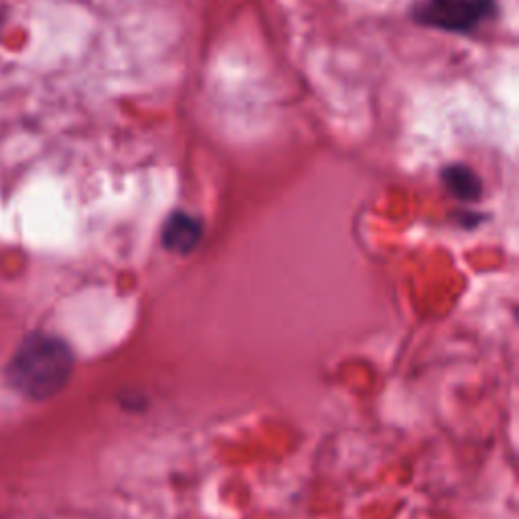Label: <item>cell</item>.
<instances>
[{
	"label": "cell",
	"mask_w": 519,
	"mask_h": 519,
	"mask_svg": "<svg viewBox=\"0 0 519 519\" xmlns=\"http://www.w3.org/2000/svg\"><path fill=\"white\" fill-rule=\"evenodd\" d=\"M497 15L495 0H420L414 21L449 33H471Z\"/></svg>",
	"instance_id": "7a4b0ae2"
},
{
	"label": "cell",
	"mask_w": 519,
	"mask_h": 519,
	"mask_svg": "<svg viewBox=\"0 0 519 519\" xmlns=\"http://www.w3.org/2000/svg\"><path fill=\"white\" fill-rule=\"evenodd\" d=\"M442 181L447 189L461 201H477L483 195L479 175L467 165H451L442 171Z\"/></svg>",
	"instance_id": "277c9868"
},
{
	"label": "cell",
	"mask_w": 519,
	"mask_h": 519,
	"mask_svg": "<svg viewBox=\"0 0 519 519\" xmlns=\"http://www.w3.org/2000/svg\"><path fill=\"white\" fill-rule=\"evenodd\" d=\"M203 238V224L185 211H175L163 228V246L175 254H191Z\"/></svg>",
	"instance_id": "3957f363"
},
{
	"label": "cell",
	"mask_w": 519,
	"mask_h": 519,
	"mask_svg": "<svg viewBox=\"0 0 519 519\" xmlns=\"http://www.w3.org/2000/svg\"><path fill=\"white\" fill-rule=\"evenodd\" d=\"M73 365H76V357L65 339L33 331L23 337L11 355L7 382L27 400H49L69 384Z\"/></svg>",
	"instance_id": "6da1fadb"
}]
</instances>
